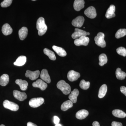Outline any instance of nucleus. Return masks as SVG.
<instances>
[{"instance_id": "7", "label": "nucleus", "mask_w": 126, "mask_h": 126, "mask_svg": "<svg viewBox=\"0 0 126 126\" xmlns=\"http://www.w3.org/2000/svg\"><path fill=\"white\" fill-rule=\"evenodd\" d=\"M84 14L88 18L94 19L96 18L97 16L96 9L93 6L88 7L84 11Z\"/></svg>"}, {"instance_id": "1", "label": "nucleus", "mask_w": 126, "mask_h": 126, "mask_svg": "<svg viewBox=\"0 0 126 126\" xmlns=\"http://www.w3.org/2000/svg\"><path fill=\"white\" fill-rule=\"evenodd\" d=\"M36 29L39 36H42L45 33L47 30V27L45 23L44 18L40 17L36 22Z\"/></svg>"}, {"instance_id": "4", "label": "nucleus", "mask_w": 126, "mask_h": 126, "mask_svg": "<svg viewBox=\"0 0 126 126\" xmlns=\"http://www.w3.org/2000/svg\"><path fill=\"white\" fill-rule=\"evenodd\" d=\"M45 100L42 97L34 98H32L29 102V104L31 107L36 108L41 106L44 102Z\"/></svg>"}, {"instance_id": "37", "label": "nucleus", "mask_w": 126, "mask_h": 126, "mask_svg": "<svg viewBox=\"0 0 126 126\" xmlns=\"http://www.w3.org/2000/svg\"><path fill=\"white\" fill-rule=\"evenodd\" d=\"M60 120L58 116H54V123L55 124H58L59 123Z\"/></svg>"}, {"instance_id": "6", "label": "nucleus", "mask_w": 126, "mask_h": 126, "mask_svg": "<svg viewBox=\"0 0 126 126\" xmlns=\"http://www.w3.org/2000/svg\"><path fill=\"white\" fill-rule=\"evenodd\" d=\"M89 42V39L86 36H83L79 38L76 39L74 41V44L77 46H87Z\"/></svg>"}, {"instance_id": "32", "label": "nucleus", "mask_w": 126, "mask_h": 126, "mask_svg": "<svg viewBox=\"0 0 126 126\" xmlns=\"http://www.w3.org/2000/svg\"><path fill=\"white\" fill-rule=\"evenodd\" d=\"M90 82L88 81L86 82L84 79L81 80L79 83V87L82 89L86 90L90 87Z\"/></svg>"}, {"instance_id": "26", "label": "nucleus", "mask_w": 126, "mask_h": 126, "mask_svg": "<svg viewBox=\"0 0 126 126\" xmlns=\"http://www.w3.org/2000/svg\"><path fill=\"white\" fill-rule=\"evenodd\" d=\"M107 91V86L106 84H103L99 88L98 92V97L99 98H102L105 96Z\"/></svg>"}, {"instance_id": "24", "label": "nucleus", "mask_w": 126, "mask_h": 126, "mask_svg": "<svg viewBox=\"0 0 126 126\" xmlns=\"http://www.w3.org/2000/svg\"><path fill=\"white\" fill-rule=\"evenodd\" d=\"M112 114L115 117L119 118H124L126 117V113L123 111L119 109L113 110Z\"/></svg>"}, {"instance_id": "39", "label": "nucleus", "mask_w": 126, "mask_h": 126, "mask_svg": "<svg viewBox=\"0 0 126 126\" xmlns=\"http://www.w3.org/2000/svg\"><path fill=\"white\" fill-rule=\"evenodd\" d=\"M27 126H38L36 124H34L31 122H29L27 123Z\"/></svg>"}, {"instance_id": "10", "label": "nucleus", "mask_w": 126, "mask_h": 126, "mask_svg": "<svg viewBox=\"0 0 126 126\" xmlns=\"http://www.w3.org/2000/svg\"><path fill=\"white\" fill-rule=\"evenodd\" d=\"M80 77V74L78 72H75L73 70L69 71L67 74L68 79L71 82L78 80V79Z\"/></svg>"}, {"instance_id": "12", "label": "nucleus", "mask_w": 126, "mask_h": 126, "mask_svg": "<svg viewBox=\"0 0 126 126\" xmlns=\"http://www.w3.org/2000/svg\"><path fill=\"white\" fill-rule=\"evenodd\" d=\"M13 94L16 99L21 101H24L27 98V95L25 93L21 92L18 90H14Z\"/></svg>"}, {"instance_id": "11", "label": "nucleus", "mask_w": 126, "mask_h": 126, "mask_svg": "<svg viewBox=\"0 0 126 126\" xmlns=\"http://www.w3.org/2000/svg\"><path fill=\"white\" fill-rule=\"evenodd\" d=\"M40 72L38 70L32 72L29 70H27L25 74L26 77L29 78L32 80H34L38 78Z\"/></svg>"}, {"instance_id": "29", "label": "nucleus", "mask_w": 126, "mask_h": 126, "mask_svg": "<svg viewBox=\"0 0 126 126\" xmlns=\"http://www.w3.org/2000/svg\"><path fill=\"white\" fill-rule=\"evenodd\" d=\"M44 52L45 54L48 56L50 59L52 60H56V57L55 54L52 50L46 48L44 50Z\"/></svg>"}, {"instance_id": "31", "label": "nucleus", "mask_w": 126, "mask_h": 126, "mask_svg": "<svg viewBox=\"0 0 126 126\" xmlns=\"http://www.w3.org/2000/svg\"><path fill=\"white\" fill-rule=\"evenodd\" d=\"M126 29H120L117 31L115 34V37L117 39H119L126 36Z\"/></svg>"}, {"instance_id": "19", "label": "nucleus", "mask_w": 126, "mask_h": 126, "mask_svg": "<svg viewBox=\"0 0 126 126\" xmlns=\"http://www.w3.org/2000/svg\"><path fill=\"white\" fill-rule=\"evenodd\" d=\"M13 30L10 26L8 24H5L2 27V32L5 35H8L11 34L12 33Z\"/></svg>"}, {"instance_id": "30", "label": "nucleus", "mask_w": 126, "mask_h": 126, "mask_svg": "<svg viewBox=\"0 0 126 126\" xmlns=\"http://www.w3.org/2000/svg\"><path fill=\"white\" fill-rule=\"evenodd\" d=\"M99 64L102 66L107 63L108 59L107 55L105 54H102L99 56Z\"/></svg>"}, {"instance_id": "25", "label": "nucleus", "mask_w": 126, "mask_h": 126, "mask_svg": "<svg viewBox=\"0 0 126 126\" xmlns=\"http://www.w3.org/2000/svg\"><path fill=\"white\" fill-rule=\"evenodd\" d=\"M73 103L70 100H67L63 103L61 105V109L63 111H67L69 109L73 107Z\"/></svg>"}, {"instance_id": "14", "label": "nucleus", "mask_w": 126, "mask_h": 126, "mask_svg": "<svg viewBox=\"0 0 126 126\" xmlns=\"http://www.w3.org/2000/svg\"><path fill=\"white\" fill-rule=\"evenodd\" d=\"M40 77L42 80L45 81L47 83H49L51 82L50 77L48 71L46 69H43L42 70L41 73Z\"/></svg>"}, {"instance_id": "38", "label": "nucleus", "mask_w": 126, "mask_h": 126, "mask_svg": "<svg viewBox=\"0 0 126 126\" xmlns=\"http://www.w3.org/2000/svg\"><path fill=\"white\" fill-rule=\"evenodd\" d=\"M93 126H100L99 122L96 121L93 122L92 124Z\"/></svg>"}, {"instance_id": "41", "label": "nucleus", "mask_w": 126, "mask_h": 126, "mask_svg": "<svg viewBox=\"0 0 126 126\" xmlns=\"http://www.w3.org/2000/svg\"><path fill=\"white\" fill-rule=\"evenodd\" d=\"M90 35V33L89 32H87V35Z\"/></svg>"}, {"instance_id": "17", "label": "nucleus", "mask_w": 126, "mask_h": 126, "mask_svg": "<svg viewBox=\"0 0 126 126\" xmlns=\"http://www.w3.org/2000/svg\"><path fill=\"white\" fill-rule=\"evenodd\" d=\"M79 94V92L77 89H75L72 91L69 96V98L73 103L77 102V97Z\"/></svg>"}, {"instance_id": "23", "label": "nucleus", "mask_w": 126, "mask_h": 126, "mask_svg": "<svg viewBox=\"0 0 126 126\" xmlns=\"http://www.w3.org/2000/svg\"><path fill=\"white\" fill-rule=\"evenodd\" d=\"M26 61V57L25 56H20L17 59L15 62L14 63V64L16 66H22L25 63Z\"/></svg>"}, {"instance_id": "3", "label": "nucleus", "mask_w": 126, "mask_h": 126, "mask_svg": "<svg viewBox=\"0 0 126 126\" xmlns=\"http://www.w3.org/2000/svg\"><path fill=\"white\" fill-rule=\"evenodd\" d=\"M104 34L102 32H99L97 34V36L94 37V40L95 44L98 46L102 48L106 47V44L104 39Z\"/></svg>"}, {"instance_id": "43", "label": "nucleus", "mask_w": 126, "mask_h": 126, "mask_svg": "<svg viewBox=\"0 0 126 126\" xmlns=\"http://www.w3.org/2000/svg\"><path fill=\"white\" fill-rule=\"evenodd\" d=\"M32 0V1H35V0Z\"/></svg>"}, {"instance_id": "40", "label": "nucleus", "mask_w": 126, "mask_h": 126, "mask_svg": "<svg viewBox=\"0 0 126 126\" xmlns=\"http://www.w3.org/2000/svg\"><path fill=\"white\" fill-rule=\"evenodd\" d=\"M55 126H61V124H59V123H58V124H55Z\"/></svg>"}, {"instance_id": "28", "label": "nucleus", "mask_w": 126, "mask_h": 126, "mask_svg": "<svg viewBox=\"0 0 126 126\" xmlns=\"http://www.w3.org/2000/svg\"><path fill=\"white\" fill-rule=\"evenodd\" d=\"M116 75L117 78L120 80H123L126 77V73L122 71L120 68H117L116 71Z\"/></svg>"}, {"instance_id": "15", "label": "nucleus", "mask_w": 126, "mask_h": 126, "mask_svg": "<svg viewBox=\"0 0 126 126\" xmlns=\"http://www.w3.org/2000/svg\"><path fill=\"white\" fill-rule=\"evenodd\" d=\"M84 0H75L74 3V8L76 11H79L84 7Z\"/></svg>"}, {"instance_id": "35", "label": "nucleus", "mask_w": 126, "mask_h": 126, "mask_svg": "<svg viewBox=\"0 0 126 126\" xmlns=\"http://www.w3.org/2000/svg\"><path fill=\"white\" fill-rule=\"evenodd\" d=\"M120 91L122 93L124 94L126 96V87L125 86H121L120 87Z\"/></svg>"}, {"instance_id": "18", "label": "nucleus", "mask_w": 126, "mask_h": 126, "mask_svg": "<svg viewBox=\"0 0 126 126\" xmlns=\"http://www.w3.org/2000/svg\"><path fill=\"white\" fill-rule=\"evenodd\" d=\"M89 115V112L87 110L83 109L77 112L76 114V117L77 119H85Z\"/></svg>"}, {"instance_id": "42", "label": "nucleus", "mask_w": 126, "mask_h": 126, "mask_svg": "<svg viewBox=\"0 0 126 126\" xmlns=\"http://www.w3.org/2000/svg\"><path fill=\"white\" fill-rule=\"evenodd\" d=\"M0 126H5L4 125H3V124H2V125H1Z\"/></svg>"}, {"instance_id": "5", "label": "nucleus", "mask_w": 126, "mask_h": 126, "mask_svg": "<svg viewBox=\"0 0 126 126\" xmlns=\"http://www.w3.org/2000/svg\"><path fill=\"white\" fill-rule=\"evenodd\" d=\"M3 105L5 108L14 111H17L19 109L18 104L9 100H5L3 102Z\"/></svg>"}, {"instance_id": "33", "label": "nucleus", "mask_w": 126, "mask_h": 126, "mask_svg": "<svg viewBox=\"0 0 126 126\" xmlns=\"http://www.w3.org/2000/svg\"><path fill=\"white\" fill-rule=\"evenodd\" d=\"M117 52L118 54L124 57L126 56V49L123 47H119L117 49Z\"/></svg>"}, {"instance_id": "21", "label": "nucleus", "mask_w": 126, "mask_h": 126, "mask_svg": "<svg viewBox=\"0 0 126 126\" xmlns=\"http://www.w3.org/2000/svg\"><path fill=\"white\" fill-rule=\"evenodd\" d=\"M16 83L19 86L21 90L23 91L27 90L28 86V83L25 80L17 79L16 80Z\"/></svg>"}, {"instance_id": "2", "label": "nucleus", "mask_w": 126, "mask_h": 126, "mask_svg": "<svg viewBox=\"0 0 126 126\" xmlns=\"http://www.w3.org/2000/svg\"><path fill=\"white\" fill-rule=\"evenodd\" d=\"M57 87L61 90L64 94L67 95L71 92V87L64 80H60L57 84Z\"/></svg>"}, {"instance_id": "8", "label": "nucleus", "mask_w": 126, "mask_h": 126, "mask_svg": "<svg viewBox=\"0 0 126 126\" xmlns=\"http://www.w3.org/2000/svg\"><path fill=\"white\" fill-rule=\"evenodd\" d=\"M34 87L38 88L41 90H45L47 87V84L42 79H38L32 84Z\"/></svg>"}, {"instance_id": "13", "label": "nucleus", "mask_w": 126, "mask_h": 126, "mask_svg": "<svg viewBox=\"0 0 126 126\" xmlns=\"http://www.w3.org/2000/svg\"><path fill=\"white\" fill-rule=\"evenodd\" d=\"M87 35V32L84 31L76 28L75 29L74 33L72 34V38L73 39L79 38L83 36H86Z\"/></svg>"}, {"instance_id": "36", "label": "nucleus", "mask_w": 126, "mask_h": 126, "mask_svg": "<svg viewBox=\"0 0 126 126\" xmlns=\"http://www.w3.org/2000/svg\"><path fill=\"white\" fill-rule=\"evenodd\" d=\"M112 126H123L122 124L119 122L113 121L111 123Z\"/></svg>"}, {"instance_id": "22", "label": "nucleus", "mask_w": 126, "mask_h": 126, "mask_svg": "<svg viewBox=\"0 0 126 126\" xmlns=\"http://www.w3.org/2000/svg\"><path fill=\"white\" fill-rule=\"evenodd\" d=\"M28 29L27 27H23L19 30V36L21 40H24L27 37L28 34Z\"/></svg>"}, {"instance_id": "16", "label": "nucleus", "mask_w": 126, "mask_h": 126, "mask_svg": "<svg viewBox=\"0 0 126 126\" xmlns=\"http://www.w3.org/2000/svg\"><path fill=\"white\" fill-rule=\"evenodd\" d=\"M115 6L114 5H111L108 9L106 14V17L107 19H111L115 16Z\"/></svg>"}, {"instance_id": "20", "label": "nucleus", "mask_w": 126, "mask_h": 126, "mask_svg": "<svg viewBox=\"0 0 126 126\" xmlns=\"http://www.w3.org/2000/svg\"><path fill=\"white\" fill-rule=\"evenodd\" d=\"M52 48L59 56L61 57H64L67 55V53L65 50L61 47H58L56 46H53L52 47Z\"/></svg>"}, {"instance_id": "34", "label": "nucleus", "mask_w": 126, "mask_h": 126, "mask_svg": "<svg viewBox=\"0 0 126 126\" xmlns=\"http://www.w3.org/2000/svg\"><path fill=\"white\" fill-rule=\"evenodd\" d=\"M12 0H4L1 3V6L2 7H7L10 6L12 3Z\"/></svg>"}, {"instance_id": "27", "label": "nucleus", "mask_w": 126, "mask_h": 126, "mask_svg": "<svg viewBox=\"0 0 126 126\" xmlns=\"http://www.w3.org/2000/svg\"><path fill=\"white\" fill-rule=\"evenodd\" d=\"M9 76L7 74L2 75L0 77V84L1 86H5L9 83Z\"/></svg>"}, {"instance_id": "9", "label": "nucleus", "mask_w": 126, "mask_h": 126, "mask_svg": "<svg viewBox=\"0 0 126 126\" xmlns=\"http://www.w3.org/2000/svg\"><path fill=\"white\" fill-rule=\"evenodd\" d=\"M84 21V19L83 16H79L73 20L72 24L75 27L80 28L82 26Z\"/></svg>"}]
</instances>
